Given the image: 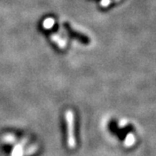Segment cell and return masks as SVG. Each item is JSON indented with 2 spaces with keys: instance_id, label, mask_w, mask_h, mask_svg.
Returning a JSON list of instances; mask_svg holds the SVG:
<instances>
[{
  "instance_id": "1",
  "label": "cell",
  "mask_w": 156,
  "mask_h": 156,
  "mask_svg": "<svg viewBox=\"0 0 156 156\" xmlns=\"http://www.w3.org/2000/svg\"><path fill=\"white\" fill-rule=\"evenodd\" d=\"M65 119L67 123L68 132V147L69 148H75L76 145V141L74 134V113L72 110L69 109L65 112Z\"/></svg>"
},
{
  "instance_id": "5",
  "label": "cell",
  "mask_w": 156,
  "mask_h": 156,
  "mask_svg": "<svg viewBox=\"0 0 156 156\" xmlns=\"http://www.w3.org/2000/svg\"><path fill=\"white\" fill-rule=\"evenodd\" d=\"M16 140H17L16 136L11 134H7L3 137V141H4L5 143H8V144L16 143Z\"/></svg>"
},
{
  "instance_id": "2",
  "label": "cell",
  "mask_w": 156,
  "mask_h": 156,
  "mask_svg": "<svg viewBox=\"0 0 156 156\" xmlns=\"http://www.w3.org/2000/svg\"><path fill=\"white\" fill-rule=\"evenodd\" d=\"M27 140L23 139L21 142H18L15 145L13 150L11 152V156H23V152H24V145L26 144Z\"/></svg>"
},
{
  "instance_id": "6",
  "label": "cell",
  "mask_w": 156,
  "mask_h": 156,
  "mask_svg": "<svg viewBox=\"0 0 156 156\" xmlns=\"http://www.w3.org/2000/svg\"><path fill=\"white\" fill-rule=\"evenodd\" d=\"M37 146L35 145V144L30 145L26 150H24V152H23V156L32 155V154H34L37 152Z\"/></svg>"
},
{
  "instance_id": "7",
  "label": "cell",
  "mask_w": 156,
  "mask_h": 156,
  "mask_svg": "<svg viewBox=\"0 0 156 156\" xmlns=\"http://www.w3.org/2000/svg\"><path fill=\"white\" fill-rule=\"evenodd\" d=\"M133 143H134V136H133V134H128L127 139H126L125 144H126V146L128 147V146L132 145Z\"/></svg>"
},
{
  "instance_id": "3",
  "label": "cell",
  "mask_w": 156,
  "mask_h": 156,
  "mask_svg": "<svg viewBox=\"0 0 156 156\" xmlns=\"http://www.w3.org/2000/svg\"><path fill=\"white\" fill-rule=\"evenodd\" d=\"M50 38L51 40L57 44V46L60 48V49H64L65 47H66V44H67V42H66V40L63 38L62 37H61L60 35H58V34H51V36H50Z\"/></svg>"
},
{
  "instance_id": "4",
  "label": "cell",
  "mask_w": 156,
  "mask_h": 156,
  "mask_svg": "<svg viewBox=\"0 0 156 156\" xmlns=\"http://www.w3.org/2000/svg\"><path fill=\"white\" fill-rule=\"evenodd\" d=\"M54 24H55V19L52 17H47L43 23V27L45 30H50L53 28Z\"/></svg>"
}]
</instances>
